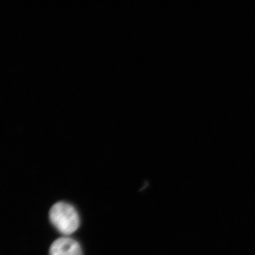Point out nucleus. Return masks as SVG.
<instances>
[{"mask_svg": "<svg viewBox=\"0 0 255 255\" xmlns=\"http://www.w3.org/2000/svg\"><path fill=\"white\" fill-rule=\"evenodd\" d=\"M50 255H82V248L78 242L73 238H60L53 242Z\"/></svg>", "mask_w": 255, "mask_h": 255, "instance_id": "2", "label": "nucleus"}, {"mask_svg": "<svg viewBox=\"0 0 255 255\" xmlns=\"http://www.w3.org/2000/svg\"><path fill=\"white\" fill-rule=\"evenodd\" d=\"M50 222L65 236L73 234L80 227V216L74 206L68 203L58 202L50 210Z\"/></svg>", "mask_w": 255, "mask_h": 255, "instance_id": "1", "label": "nucleus"}]
</instances>
